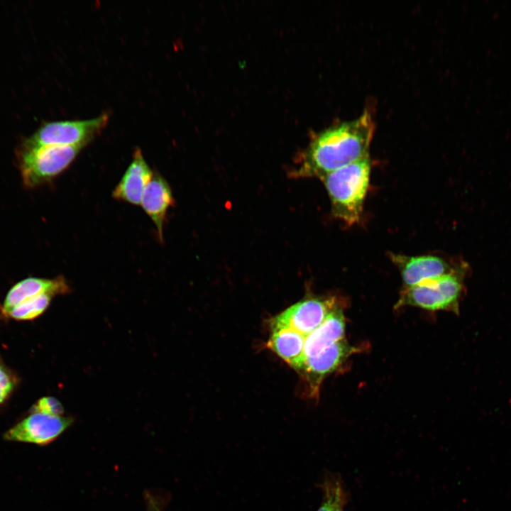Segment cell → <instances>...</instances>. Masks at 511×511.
<instances>
[{
	"label": "cell",
	"instance_id": "1",
	"mask_svg": "<svg viewBox=\"0 0 511 511\" xmlns=\"http://www.w3.org/2000/svg\"><path fill=\"white\" fill-rule=\"evenodd\" d=\"M375 123L368 110L358 118L324 130L310 142L294 175L322 180L329 173L369 156Z\"/></svg>",
	"mask_w": 511,
	"mask_h": 511
},
{
	"label": "cell",
	"instance_id": "2",
	"mask_svg": "<svg viewBox=\"0 0 511 511\" xmlns=\"http://www.w3.org/2000/svg\"><path fill=\"white\" fill-rule=\"evenodd\" d=\"M370 157L333 171L321 180L331 204L334 216L348 225L360 221L369 185Z\"/></svg>",
	"mask_w": 511,
	"mask_h": 511
},
{
	"label": "cell",
	"instance_id": "3",
	"mask_svg": "<svg viewBox=\"0 0 511 511\" xmlns=\"http://www.w3.org/2000/svg\"><path fill=\"white\" fill-rule=\"evenodd\" d=\"M468 266L441 277L403 288L395 307H417L427 310H447L458 313L459 301L464 292V279Z\"/></svg>",
	"mask_w": 511,
	"mask_h": 511
},
{
	"label": "cell",
	"instance_id": "4",
	"mask_svg": "<svg viewBox=\"0 0 511 511\" xmlns=\"http://www.w3.org/2000/svg\"><path fill=\"white\" fill-rule=\"evenodd\" d=\"M82 148L62 145L21 147L17 160L24 186L33 188L50 181L69 167Z\"/></svg>",
	"mask_w": 511,
	"mask_h": 511
},
{
	"label": "cell",
	"instance_id": "5",
	"mask_svg": "<svg viewBox=\"0 0 511 511\" xmlns=\"http://www.w3.org/2000/svg\"><path fill=\"white\" fill-rule=\"evenodd\" d=\"M108 113L86 120L57 121L45 123L22 144L32 148L47 145L81 146L90 143L107 125Z\"/></svg>",
	"mask_w": 511,
	"mask_h": 511
},
{
	"label": "cell",
	"instance_id": "6",
	"mask_svg": "<svg viewBox=\"0 0 511 511\" xmlns=\"http://www.w3.org/2000/svg\"><path fill=\"white\" fill-rule=\"evenodd\" d=\"M336 296L313 297L290 306L271 319L270 324L285 326L304 339L341 305Z\"/></svg>",
	"mask_w": 511,
	"mask_h": 511
},
{
	"label": "cell",
	"instance_id": "7",
	"mask_svg": "<svg viewBox=\"0 0 511 511\" xmlns=\"http://www.w3.org/2000/svg\"><path fill=\"white\" fill-rule=\"evenodd\" d=\"M74 422L70 416H53L40 412L31 414L6 432L9 441L47 445L57 439Z\"/></svg>",
	"mask_w": 511,
	"mask_h": 511
},
{
	"label": "cell",
	"instance_id": "8",
	"mask_svg": "<svg viewBox=\"0 0 511 511\" xmlns=\"http://www.w3.org/2000/svg\"><path fill=\"white\" fill-rule=\"evenodd\" d=\"M389 257L400 271L403 288L449 274L466 263L449 261L442 256L435 255L410 256L390 253Z\"/></svg>",
	"mask_w": 511,
	"mask_h": 511
},
{
	"label": "cell",
	"instance_id": "9",
	"mask_svg": "<svg viewBox=\"0 0 511 511\" xmlns=\"http://www.w3.org/2000/svg\"><path fill=\"white\" fill-rule=\"evenodd\" d=\"M358 351V348L350 345L345 339H343L324 349L317 356L307 359L298 371L309 383L310 392L317 395L324 377L339 369Z\"/></svg>",
	"mask_w": 511,
	"mask_h": 511
},
{
	"label": "cell",
	"instance_id": "10",
	"mask_svg": "<svg viewBox=\"0 0 511 511\" xmlns=\"http://www.w3.org/2000/svg\"><path fill=\"white\" fill-rule=\"evenodd\" d=\"M345 329V317L342 306H340L304 339L302 356L295 370L298 371L307 359L317 356L324 349L344 339Z\"/></svg>",
	"mask_w": 511,
	"mask_h": 511
},
{
	"label": "cell",
	"instance_id": "11",
	"mask_svg": "<svg viewBox=\"0 0 511 511\" xmlns=\"http://www.w3.org/2000/svg\"><path fill=\"white\" fill-rule=\"evenodd\" d=\"M153 175L141 150L136 148L131 164L113 192V197L135 205L141 204L144 190Z\"/></svg>",
	"mask_w": 511,
	"mask_h": 511
},
{
	"label": "cell",
	"instance_id": "12",
	"mask_svg": "<svg viewBox=\"0 0 511 511\" xmlns=\"http://www.w3.org/2000/svg\"><path fill=\"white\" fill-rule=\"evenodd\" d=\"M70 290L67 282L62 276L54 279L28 278L19 281L9 290L1 310L5 316L12 308L28 299L42 294L53 296L64 295Z\"/></svg>",
	"mask_w": 511,
	"mask_h": 511
},
{
	"label": "cell",
	"instance_id": "13",
	"mask_svg": "<svg viewBox=\"0 0 511 511\" xmlns=\"http://www.w3.org/2000/svg\"><path fill=\"white\" fill-rule=\"evenodd\" d=\"M174 204L170 185L159 174H153L146 186L141 207L154 223L160 240H163L164 222L169 208Z\"/></svg>",
	"mask_w": 511,
	"mask_h": 511
},
{
	"label": "cell",
	"instance_id": "14",
	"mask_svg": "<svg viewBox=\"0 0 511 511\" xmlns=\"http://www.w3.org/2000/svg\"><path fill=\"white\" fill-rule=\"evenodd\" d=\"M270 329L268 346L295 369L302 356L304 338L285 326L270 324Z\"/></svg>",
	"mask_w": 511,
	"mask_h": 511
},
{
	"label": "cell",
	"instance_id": "15",
	"mask_svg": "<svg viewBox=\"0 0 511 511\" xmlns=\"http://www.w3.org/2000/svg\"><path fill=\"white\" fill-rule=\"evenodd\" d=\"M53 297L42 294L28 299L12 308L5 317L18 321L34 319L46 310Z\"/></svg>",
	"mask_w": 511,
	"mask_h": 511
},
{
	"label": "cell",
	"instance_id": "16",
	"mask_svg": "<svg viewBox=\"0 0 511 511\" xmlns=\"http://www.w3.org/2000/svg\"><path fill=\"white\" fill-rule=\"evenodd\" d=\"M145 502V511H164L169 501L168 495L165 490L148 489L143 493Z\"/></svg>",
	"mask_w": 511,
	"mask_h": 511
},
{
	"label": "cell",
	"instance_id": "17",
	"mask_svg": "<svg viewBox=\"0 0 511 511\" xmlns=\"http://www.w3.org/2000/svg\"><path fill=\"white\" fill-rule=\"evenodd\" d=\"M344 505V497L339 485H329L326 488L325 500L317 511H337Z\"/></svg>",
	"mask_w": 511,
	"mask_h": 511
},
{
	"label": "cell",
	"instance_id": "18",
	"mask_svg": "<svg viewBox=\"0 0 511 511\" xmlns=\"http://www.w3.org/2000/svg\"><path fill=\"white\" fill-rule=\"evenodd\" d=\"M31 412L63 416L65 411L62 403L57 399L53 397H43L33 405Z\"/></svg>",
	"mask_w": 511,
	"mask_h": 511
},
{
	"label": "cell",
	"instance_id": "19",
	"mask_svg": "<svg viewBox=\"0 0 511 511\" xmlns=\"http://www.w3.org/2000/svg\"><path fill=\"white\" fill-rule=\"evenodd\" d=\"M16 378L4 365L0 363V405L11 395L16 385Z\"/></svg>",
	"mask_w": 511,
	"mask_h": 511
},
{
	"label": "cell",
	"instance_id": "20",
	"mask_svg": "<svg viewBox=\"0 0 511 511\" xmlns=\"http://www.w3.org/2000/svg\"><path fill=\"white\" fill-rule=\"evenodd\" d=\"M337 511H343V510H342V508H341V509L338 510Z\"/></svg>",
	"mask_w": 511,
	"mask_h": 511
}]
</instances>
